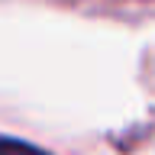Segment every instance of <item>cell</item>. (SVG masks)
<instances>
[{
	"instance_id": "obj_1",
	"label": "cell",
	"mask_w": 155,
	"mask_h": 155,
	"mask_svg": "<svg viewBox=\"0 0 155 155\" xmlns=\"http://www.w3.org/2000/svg\"><path fill=\"white\" fill-rule=\"evenodd\" d=\"M0 155H48L39 145L23 142V139H0Z\"/></svg>"
}]
</instances>
